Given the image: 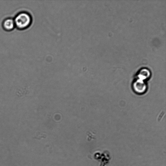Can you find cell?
<instances>
[{
  "label": "cell",
  "instance_id": "6da1fadb",
  "mask_svg": "<svg viewBox=\"0 0 166 166\" xmlns=\"http://www.w3.org/2000/svg\"><path fill=\"white\" fill-rule=\"evenodd\" d=\"M15 28L20 30H24L30 26L32 22L31 15L27 11L21 12L14 19Z\"/></svg>",
  "mask_w": 166,
  "mask_h": 166
},
{
  "label": "cell",
  "instance_id": "7a4b0ae2",
  "mask_svg": "<svg viewBox=\"0 0 166 166\" xmlns=\"http://www.w3.org/2000/svg\"><path fill=\"white\" fill-rule=\"evenodd\" d=\"M133 90L138 94H143L146 92L147 89L146 84L144 81L137 79L133 83Z\"/></svg>",
  "mask_w": 166,
  "mask_h": 166
},
{
  "label": "cell",
  "instance_id": "3957f363",
  "mask_svg": "<svg viewBox=\"0 0 166 166\" xmlns=\"http://www.w3.org/2000/svg\"><path fill=\"white\" fill-rule=\"evenodd\" d=\"M2 27L4 30L10 32L15 28L14 19L9 18L4 20L2 23Z\"/></svg>",
  "mask_w": 166,
  "mask_h": 166
},
{
  "label": "cell",
  "instance_id": "277c9868",
  "mask_svg": "<svg viewBox=\"0 0 166 166\" xmlns=\"http://www.w3.org/2000/svg\"><path fill=\"white\" fill-rule=\"evenodd\" d=\"M150 71L146 68H142L138 72L137 76L138 79L144 81L150 77Z\"/></svg>",
  "mask_w": 166,
  "mask_h": 166
}]
</instances>
